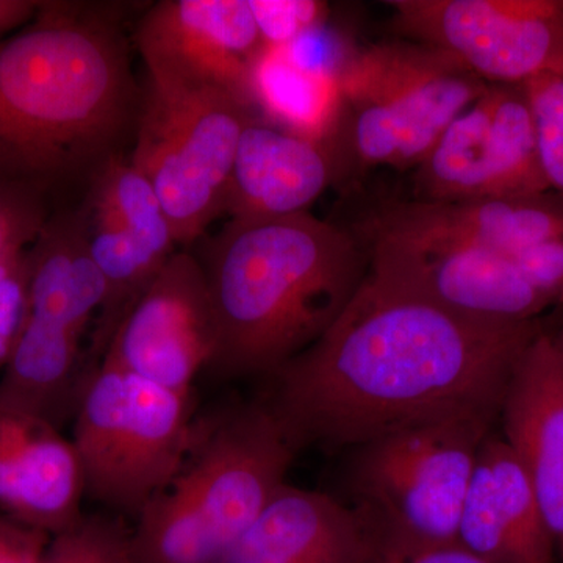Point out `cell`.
<instances>
[{
    "label": "cell",
    "mask_w": 563,
    "mask_h": 563,
    "mask_svg": "<svg viewBox=\"0 0 563 563\" xmlns=\"http://www.w3.org/2000/svg\"><path fill=\"white\" fill-rule=\"evenodd\" d=\"M539 321L462 317L366 274L328 332L269 374L265 406L296 444L342 450L472 413H501Z\"/></svg>",
    "instance_id": "obj_1"
},
{
    "label": "cell",
    "mask_w": 563,
    "mask_h": 563,
    "mask_svg": "<svg viewBox=\"0 0 563 563\" xmlns=\"http://www.w3.org/2000/svg\"><path fill=\"white\" fill-rule=\"evenodd\" d=\"M139 98L109 9L43 3L0 40V184L40 192L91 179L136 129Z\"/></svg>",
    "instance_id": "obj_2"
},
{
    "label": "cell",
    "mask_w": 563,
    "mask_h": 563,
    "mask_svg": "<svg viewBox=\"0 0 563 563\" xmlns=\"http://www.w3.org/2000/svg\"><path fill=\"white\" fill-rule=\"evenodd\" d=\"M221 376H269L320 340L368 274L354 233L309 211L231 220L201 257Z\"/></svg>",
    "instance_id": "obj_3"
},
{
    "label": "cell",
    "mask_w": 563,
    "mask_h": 563,
    "mask_svg": "<svg viewBox=\"0 0 563 563\" xmlns=\"http://www.w3.org/2000/svg\"><path fill=\"white\" fill-rule=\"evenodd\" d=\"M298 448L265 404L196 426L179 474L136 517L135 563H222L282 485Z\"/></svg>",
    "instance_id": "obj_4"
},
{
    "label": "cell",
    "mask_w": 563,
    "mask_h": 563,
    "mask_svg": "<svg viewBox=\"0 0 563 563\" xmlns=\"http://www.w3.org/2000/svg\"><path fill=\"white\" fill-rule=\"evenodd\" d=\"M191 395L96 363L74 409L73 440L87 495L139 517L179 474L195 442Z\"/></svg>",
    "instance_id": "obj_5"
},
{
    "label": "cell",
    "mask_w": 563,
    "mask_h": 563,
    "mask_svg": "<svg viewBox=\"0 0 563 563\" xmlns=\"http://www.w3.org/2000/svg\"><path fill=\"white\" fill-rule=\"evenodd\" d=\"M340 131L363 166L415 169L487 90L446 52L410 40L352 51L339 76Z\"/></svg>",
    "instance_id": "obj_6"
},
{
    "label": "cell",
    "mask_w": 563,
    "mask_h": 563,
    "mask_svg": "<svg viewBox=\"0 0 563 563\" xmlns=\"http://www.w3.org/2000/svg\"><path fill=\"white\" fill-rule=\"evenodd\" d=\"M499 415L410 426L352 450L354 509L373 525L432 543H457L463 499L481 444Z\"/></svg>",
    "instance_id": "obj_7"
},
{
    "label": "cell",
    "mask_w": 563,
    "mask_h": 563,
    "mask_svg": "<svg viewBox=\"0 0 563 563\" xmlns=\"http://www.w3.org/2000/svg\"><path fill=\"white\" fill-rule=\"evenodd\" d=\"M257 118L228 92L150 84L132 165L161 199L177 246H190L224 214L244 128Z\"/></svg>",
    "instance_id": "obj_8"
},
{
    "label": "cell",
    "mask_w": 563,
    "mask_h": 563,
    "mask_svg": "<svg viewBox=\"0 0 563 563\" xmlns=\"http://www.w3.org/2000/svg\"><path fill=\"white\" fill-rule=\"evenodd\" d=\"M404 40L446 52L488 85L563 74V0H388Z\"/></svg>",
    "instance_id": "obj_9"
},
{
    "label": "cell",
    "mask_w": 563,
    "mask_h": 563,
    "mask_svg": "<svg viewBox=\"0 0 563 563\" xmlns=\"http://www.w3.org/2000/svg\"><path fill=\"white\" fill-rule=\"evenodd\" d=\"M547 191L523 85H488L415 168L412 201L461 202Z\"/></svg>",
    "instance_id": "obj_10"
},
{
    "label": "cell",
    "mask_w": 563,
    "mask_h": 563,
    "mask_svg": "<svg viewBox=\"0 0 563 563\" xmlns=\"http://www.w3.org/2000/svg\"><path fill=\"white\" fill-rule=\"evenodd\" d=\"M376 279L462 317L498 324L539 321L550 302L512 258L472 244L357 231Z\"/></svg>",
    "instance_id": "obj_11"
},
{
    "label": "cell",
    "mask_w": 563,
    "mask_h": 563,
    "mask_svg": "<svg viewBox=\"0 0 563 563\" xmlns=\"http://www.w3.org/2000/svg\"><path fill=\"white\" fill-rule=\"evenodd\" d=\"M150 84L228 92L247 109L254 63L265 49L250 0H163L135 33Z\"/></svg>",
    "instance_id": "obj_12"
},
{
    "label": "cell",
    "mask_w": 563,
    "mask_h": 563,
    "mask_svg": "<svg viewBox=\"0 0 563 563\" xmlns=\"http://www.w3.org/2000/svg\"><path fill=\"white\" fill-rule=\"evenodd\" d=\"M214 351L217 328L206 274L199 258L181 250L129 307L101 361L191 395Z\"/></svg>",
    "instance_id": "obj_13"
},
{
    "label": "cell",
    "mask_w": 563,
    "mask_h": 563,
    "mask_svg": "<svg viewBox=\"0 0 563 563\" xmlns=\"http://www.w3.org/2000/svg\"><path fill=\"white\" fill-rule=\"evenodd\" d=\"M84 466L54 422L0 407V514L47 533L84 517Z\"/></svg>",
    "instance_id": "obj_14"
},
{
    "label": "cell",
    "mask_w": 563,
    "mask_h": 563,
    "mask_svg": "<svg viewBox=\"0 0 563 563\" xmlns=\"http://www.w3.org/2000/svg\"><path fill=\"white\" fill-rule=\"evenodd\" d=\"M499 417L563 563V351L550 333L540 332L521 355Z\"/></svg>",
    "instance_id": "obj_15"
},
{
    "label": "cell",
    "mask_w": 563,
    "mask_h": 563,
    "mask_svg": "<svg viewBox=\"0 0 563 563\" xmlns=\"http://www.w3.org/2000/svg\"><path fill=\"white\" fill-rule=\"evenodd\" d=\"M457 543L487 563H559L528 473L504 437L481 444Z\"/></svg>",
    "instance_id": "obj_16"
},
{
    "label": "cell",
    "mask_w": 563,
    "mask_h": 563,
    "mask_svg": "<svg viewBox=\"0 0 563 563\" xmlns=\"http://www.w3.org/2000/svg\"><path fill=\"white\" fill-rule=\"evenodd\" d=\"M357 231L446 240L512 258L533 244L563 235V198L553 191L461 202L385 203Z\"/></svg>",
    "instance_id": "obj_17"
},
{
    "label": "cell",
    "mask_w": 563,
    "mask_h": 563,
    "mask_svg": "<svg viewBox=\"0 0 563 563\" xmlns=\"http://www.w3.org/2000/svg\"><path fill=\"white\" fill-rule=\"evenodd\" d=\"M333 155V143L252 118L236 150L224 213L265 220L309 211L335 177Z\"/></svg>",
    "instance_id": "obj_18"
},
{
    "label": "cell",
    "mask_w": 563,
    "mask_h": 563,
    "mask_svg": "<svg viewBox=\"0 0 563 563\" xmlns=\"http://www.w3.org/2000/svg\"><path fill=\"white\" fill-rule=\"evenodd\" d=\"M373 540L354 507L284 484L222 563H366Z\"/></svg>",
    "instance_id": "obj_19"
},
{
    "label": "cell",
    "mask_w": 563,
    "mask_h": 563,
    "mask_svg": "<svg viewBox=\"0 0 563 563\" xmlns=\"http://www.w3.org/2000/svg\"><path fill=\"white\" fill-rule=\"evenodd\" d=\"M32 317L84 336L107 301V284L96 265L79 210L47 218L29 247Z\"/></svg>",
    "instance_id": "obj_20"
},
{
    "label": "cell",
    "mask_w": 563,
    "mask_h": 563,
    "mask_svg": "<svg viewBox=\"0 0 563 563\" xmlns=\"http://www.w3.org/2000/svg\"><path fill=\"white\" fill-rule=\"evenodd\" d=\"M81 336L31 317L3 363L0 407L33 415L60 428L76 409L84 373Z\"/></svg>",
    "instance_id": "obj_21"
},
{
    "label": "cell",
    "mask_w": 563,
    "mask_h": 563,
    "mask_svg": "<svg viewBox=\"0 0 563 563\" xmlns=\"http://www.w3.org/2000/svg\"><path fill=\"white\" fill-rule=\"evenodd\" d=\"M252 101L269 124L333 143L342 122L339 79L299 68L282 47H265L252 68Z\"/></svg>",
    "instance_id": "obj_22"
},
{
    "label": "cell",
    "mask_w": 563,
    "mask_h": 563,
    "mask_svg": "<svg viewBox=\"0 0 563 563\" xmlns=\"http://www.w3.org/2000/svg\"><path fill=\"white\" fill-rule=\"evenodd\" d=\"M85 202L120 222L161 265L176 254L177 243L161 199L131 158L118 154L103 163L90 179Z\"/></svg>",
    "instance_id": "obj_23"
},
{
    "label": "cell",
    "mask_w": 563,
    "mask_h": 563,
    "mask_svg": "<svg viewBox=\"0 0 563 563\" xmlns=\"http://www.w3.org/2000/svg\"><path fill=\"white\" fill-rule=\"evenodd\" d=\"M43 563H135L132 528L110 515H84L51 536Z\"/></svg>",
    "instance_id": "obj_24"
},
{
    "label": "cell",
    "mask_w": 563,
    "mask_h": 563,
    "mask_svg": "<svg viewBox=\"0 0 563 563\" xmlns=\"http://www.w3.org/2000/svg\"><path fill=\"white\" fill-rule=\"evenodd\" d=\"M536 122L540 165L550 191L563 198V74H547L525 85Z\"/></svg>",
    "instance_id": "obj_25"
},
{
    "label": "cell",
    "mask_w": 563,
    "mask_h": 563,
    "mask_svg": "<svg viewBox=\"0 0 563 563\" xmlns=\"http://www.w3.org/2000/svg\"><path fill=\"white\" fill-rule=\"evenodd\" d=\"M250 7L265 47L288 46L328 21V5L317 0H250Z\"/></svg>",
    "instance_id": "obj_26"
},
{
    "label": "cell",
    "mask_w": 563,
    "mask_h": 563,
    "mask_svg": "<svg viewBox=\"0 0 563 563\" xmlns=\"http://www.w3.org/2000/svg\"><path fill=\"white\" fill-rule=\"evenodd\" d=\"M29 247L0 257V357L3 363L32 317Z\"/></svg>",
    "instance_id": "obj_27"
},
{
    "label": "cell",
    "mask_w": 563,
    "mask_h": 563,
    "mask_svg": "<svg viewBox=\"0 0 563 563\" xmlns=\"http://www.w3.org/2000/svg\"><path fill=\"white\" fill-rule=\"evenodd\" d=\"M47 218L38 191L0 184V257L31 246Z\"/></svg>",
    "instance_id": "obj_28"
},
{
    "label": "cell",
    "mask_w": 563,
    "mask_h": 563,
    "mask_svg": "<svg viewBox=\"0 0 563 563\" xmlns=\"http://www.w3.org/2000/svg\"><path fill=\"white\" fill-rule=\"evenodd\" d=\"M372 525L373 550L366 563H487L459 543H432Z\"/></svg>",
    "instance_id": "obj_29"
},
{
    "label": "cell",
    "mask_w": 563,
    "mask_h": 563,
    "mask_svg": "<svg viewBox=\"0 0 563 563\" xmlns=\"http://www.w3.org/2000/svg\"><path fill=\"white\" fill-rule=\"evenodd\" d=\"M512 261L551 306L563 303V235L518 252Z\"/></svg>",
    "instance_id": "obj_30"
},
{
    "label": "cell",
    "mask_w": 563,
    "mask_h": 563,
    "mask_svg": "<svg viewBox=\"0 0 563 563\" xmlns=\"http://www.w3.org/2000/svg\"><path fill=\"white\" fill-rule=\"evenodd\" d=\"M51 536L0 514V563H43Z\"/></svg>",
    "instance_id": "obj_31"
},
{
    "label": "cell",
    "mask_w": 563,
    "mask_h": 563,
    "mask_svg": "<svg viewBox=\"0 0 563 563\" xmlns=\"http://www.w3.org/2000/svg\"><path fill=\"white\" fill-rule=\"evenodd\" d=\"M43 2L32 0H0V40L5 33L25 27L35 20Z\"/></svg>",
    "instance_id": "obj_32"
},
{
    "label": "cell",
    "mask_w": 563,
    "mask_h": 563,
    "mask_svg": "<svg viewBox=\"0 0 563 563\" xmlns=\"http://www.w3.org/2000/svg\"><path fill=\"white\" fill-rule=\"evenodd\" d=\"M2 366H3V358L0 357V369H2Z\"/></svg>",
    "instance_id": "obj_33"
},
{
    "label": "cell",
    "mask_w": 563,
    "mask_h": 563,
    "mask_svg": "<svg viewBox=\"0 0 563 563\" xmlns=\"http://www.w3.org/2000/svg\"><path fill=\"white\" fill-rule=\"evenodd\" d=\"M559 344H561L562 351H563V339L558 340Z\"/></svg>",
    "instance_id": "obj_34"
}]
</instances>
